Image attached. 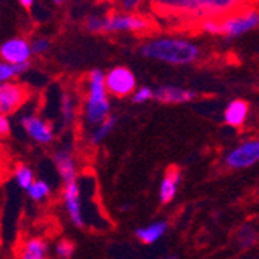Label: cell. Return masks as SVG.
<instances>
[{
  "instance_id": "obj_20",
  "label": "cell",
  "mask_w": 259,
  "mask_h": 259,
  "mask_svg": "<svg viewBox=\"0 0 259 259\" xmlns=\"http://www.w3.org/2000/svg\"><path fill=\"white\" fill-rule=\"evenodd\" d=\"M13 179L16 185L23 191H28V188L36 182L34 171L30 166H27V164H17L13 171Z\"/></svg>"
},
{
  "instance_id": "obj_5",
  "label": "cell",
  "mask_w": 259,
  "mask_h": 259,
  "mask_svg": "<svg viewBox=\"0 0 259 259\" xmlns=\"http://www.w3.org/2000/svg\"><path fill=\"white\" fill-rule=\"evenodd\" d=\"M257 25H259V13L256 10L247 8L234 14H230L227 17H222L221 34H225L228 37H236L253 30Z\"/></svg>"
},
{
  "instance_id": "obj_19",
  "label": "cell",
  "mask_w": 259,
  "mask_h": 259,
  "mask_svg": "<svg viewBox=\"0 0 259 259\" xmlns=\"http://www.w3.org/2000/svg\"><path fill=\"white\" fill-rule=\"evenodd\" d=\"M59 113H61V118L64 121L65 126H70L75 121V116H76V101L75 97L72 93L64 92L61 95V101H59Z\"/></svg>"
},
{
  "instance_id": "obj_16",
  "label": "cell",
  "mask_w": 259,
  "mask_h": 259,
  "mask_svg": "<svg viewBox=\"0 0 259 259\" xmlns=\"http://www.w3.org/2000/svg\"><path fill=\"white\" fill-rule=\"evenodd\" d=\"M247 115H248V104L242 100H234L225 107L224 120L225 124L231 127H239L245 123Z\"/></svg>"
},
{
  "instance_id": "obj_28",
  "label": "cell",
  "mask_w": 259,
  "mask_h": 259,
  "mask_svg": "<svg viewBox=\"0 0 259 259\" xmlns=\"http://www.w3.org/2000/svg\"><path fill=\"white\" fill-rule=\"evenodd\" d=\"M11 132V120L8 115L0 113V140L7 138Z\"/></svg>"
},
{
  "instance_id": "obj_29",
  "label": "cell",
  "mask_w": 259,
  "mask_h": 259,
  "mask_svg": "<svg viewBox=\"0 0 259 259\" xmlns=\"http://www.w3.org/2000/svg\"><path fill=\"white\" fill-rule=\"evenodd\" d=\"M141 0H123V8L126 11H135L140 7Z\"/></svg>"
},
{
  "instance_id": "obj_10",
  "label": "cell",
  "mask_w": 259,
  "mask_h": 259,
  "mask_svg": "<svg viewBox=\"0 0 259 259\" xmlns=\"http://www.w3.org/2000/svg\"><path fill=\"white\" fill-rule=\"evenodd\" d=\"M28 98V90L17 81L0 84V113L13 115L23 107Z\"/></svg>"
},
{
  "instance_id": "obj_21",
  "label": "cell",
  "mask_w": 259,
  "mask_h": 259,
  "mask_svg": "<svg viewBox=\"0 0 259 259\" xmlns=\"http://www.w3.org/2000/svg\"><path fill=\"white\" fill-rule=\"evenodd\" d=\"M27 194L36 203L45 202L52 194V185L44 179H36V182L28 188Z\"/></svg>"
},
{
  "instance_id": "obj_8",
  "label": "cell",
  "mask_w": 259,
  "mask_h": 259,
  "mask_svg": "<svg viewBox=\"0 0 259 259\" xmlns=\"http://www.w3.org/2000/svg\"><path fill=\"white\" fill-rule=\"evenodd\" d=\"M31 56V45L25 37H11L0 44V61L13 65H30Z\"/></svg>"
},
{
  "instance_id": "obj_25",
  "label": "cell",
  "mask_w": 259,
  "mask_h": 259,
  "mask_svg": "<svg viewBox=\"0 0 259 259\" xmlns=\"http://www.w3.org/2000/svg\"><path fill=\"white\" fill-rule=\"evenodd\" d=\"M31 45V52L33 55H45L47 52L50 50L52 42L49 37H44V36H36L30 40Z\"/></svg>"
},
{
  "instance_id": "obj_6",
  "label": "cell",
  "mask_w": 259,
  "mask_h": 259,
  "mask_svg": "<svg viewBox=\"0 0 259 259\" xmlns=\"http://www.w3.org/2000/svg\"><path fill=\"white\" fill-rule=\"evenodd\" d=\"M225 164L230 169H245L259 161V140H248L233 148L225 155Z\"/></svg>"
},
{
  "instance_id": "obj_11",
  "label": "cell",
  "mask_w": 259,
  "mask_h": 259,
  "mask_svg": "<svg viewBox=\"0 0 259 259\" xmlns=\"http://www.w3.org/2000/svg\"><path fill=\"white\" fill-rule=\"evenodd\" d=\"M151 27V22L141 16L134 14H109L104 16L103 33H118V31H135L141 33Z\"/></svg>"
},
{
  "instance_id": "obj_2",
  "label": "cell",
  "mask_w": 259,
  "mask_h": 259,
  "mask_svg": "<svg viewBox=\"0 0 259 259\" xmlns=\"http://www.w3.org/2000/svg\"><path fill=\"white\" fill-rule=\"evenodd\" d=\"M141 55L157 59L166 64L185 65L193 64L199 59L200 50L199 47L183 39H171V37H157L151 39L141 45Z\"/></svg>"
},
{
  "instance_id": "obj_3",
  "label": "cell",
  "mask_w": 259,
  "mask_h": 259,
  "mask_svg": "<svg viewBox=\"0 0 259 259\" xmlns=\"http://www.w3.org/2000/svg\"><path fill=\"white\" fill-rule=\"evenodd\" d=\"M106 75L101 70H92L87 78V92L82 104V118L89 129L104 123L110 113Z\"/></svg>"
},
{
  "instance_id": "obj_32",
  "label": "cell",
  "mask_w": 259,
  "mask_h": 259,
  "mask_svg": "<svg viewBox=\"0 0 259 259\" xmlns=\"http://www.w3.org/2000/svg\"><path fill=\"white\" fill-rule=\"evenodd\" d=\"M164 259H177L176 256H168V257H164Z\"/></svg>"
},
{
  "instance_id": "obj_31",
  "label": "cell",
  "mask_w": 259,
  "mask_h": 259,
  "mask_svg": "<svg viewBox=\"0 0 259 259\" xmlns=\"http://www.w3.org/2000/svg\"><path fill=\"white\" fill-rule=\"evenodd\" d=\"M53 2H55V4H62L64 0H53Z\"/></svg>"
},
{
  "instance_id": "obj_22",
  "label": "cell",
  "mask_w": 259,
  "mask_h": 259,
  "mask_svg": "<svg viewBox=\"0 0 259 259\" xmlns=\"http://www.w3.org/2000/svg\"><path fill=\"white\" fill-rule=\"evenodd\" d=\"M30 65H13L10 62L0 61V84L16 81L17 76L25 73Z\"/></svg>"
},
{
  "instance_id": "obj_30",
  "label": "cell",
  "mask_w": 259,
  "mask_h": 259,
  "mask_svg": "<svg viewBox=\"0 0 259 259\" xmlns=\"http://www.w3.org/2000/svg\"><path fill=\"white\" fill-rule=\"evenodd\" d=\"M17 2L23 7V8H31L34 5V0H17Z\"/></svg>"
},
{
  "instance_id": "obj_24",
  "label": "cell",
  "mask_w": 259,
  "mask_h": 259,
  "mask_svg": "<svg viewBox=\"0 0 259 259\" xmlns=\"http://www.w3.org/2000/svg\"><path fill=\"white\" fill-rule=\"evenodd\" d=\"M75 253V244L68 239H61L55 245V254L59 259H70Z\"/></svg>"
},
{
  "instance_id": "obj_15",
  "label": "cell",
  "mask_w": 259,
  "mask_h": 259,
  "mask_svg": "<svg viewBox=\"0 0 259 259\" xmlns=\"http://www.w3.org/2000/svg\"><path fill=\"white\" fill-rule=\"evenodd\" d=\"M180 182H182V174L179 169H169L166 174H164V177L161 179V183H160V190H158L161 203H169L176 199Z\"/></svg>"
},
{
  "instance_id": "obj_4",
  "label": "cell",
  "mask_w": 259,
  "mask_h": 259,
  "mask_svg": "<svg viewBox=\"0 0 259 259\" xmlns=\"http://www.w3.org/2000/svg\"><path fill=\"white\" fill-rule=\"evenodd\" d=\"M19 124L23 131H25L28 138L33 140L37 145L47 146V145H52L55 141L56 134H55L53 126L34 112L22 113L19 116Z\"/></svg>"
},
{
  "instance_id": "obj_23",
  "label": "cell",
  "mask_w": 259,
  "mask_h": 259,
  "mask_svg": "<svg viewBox=\"0 0 259 259\" xmlns=\"http://www.w3.org/2000/svg\"><path fill=\"white\" fill-rule=\"evenodd\" d=\"M256 230L251 227V225H244L239 231H238V242L242 248L245 247H250L256 242Z\"/></svg>"
},
{
  "instance_id": "obj_12",
  "label": "cell",
  "mask_w": 259,
  "mask_h": 259,
  "mask_svg": "<svg viewBox=\"0 0 259 259\" xmlns=\"http://www.w3.org/2000/svg\"><path fill=\"white\" fill-rule=\"evenodd\" d=\"M53 164L64 185L78 180V166L73 151L70 146H62L53 152Z\"/></svg>"
},
{
  "instance_id": "obj_7",
  "label": "cell",
  "mask_w": 259,
  "mask_h": 259,
  "mask_svg": "<svg viewBox=\"0 0 259 259\" xmlns=\"http://www.w3.org/2000/svg\"><path fill=\"white\" fill-rule=\"evenodd\" d=\"M135 75L126 67H115L106 75V87L110 95L116 98H126L135 93Z\"/></svg>"
},
{
  "instance_id": "obj_26",
  "label": "cell",
  "mask_w": 259,
  "mask_h": 259,
  "mask_svg": "<svg viewBox=\"0 0 259 259\" xmlns=\"http://www.w3.org/2000/svg\"><path fill=\"white\" fill-rule=\"evenodd\" d=\"M84 25L89 31L92 33H103V28H104V16H98V14H90Z\"/></svg>"
},
{
  "instance_id": "obj_17",
  "label": "cell",
  "mask_w": 259,
  "mask_h": 259,
  "mask_svg": "<svg viewBox=\"0 0 259 259\" xmlns=\"http://www.w3.org/2000/svg\"><path fill=\"white\" fill-rule=\"evenodd\" d=\"M166 231H168V224L164 221H158V222H154L151 225L137 228L135 236L143 244H154L158 239H161L164 234H166Z\"/></svg>"
},
{
  "instance_id": "obj_13",
  "label": "cell",
  "mask_w": 259,
  "mask_h": 259,
  "mask_svg": "<svg viewBox=\"0 0 259 259\" xmlns=\"http://www.w3.org/2000/svg\"><path fill=\"white\" fill-rule=\"evenodd\" d=\"M196 98V93L193 90L176 87V85H163L154 90V100L166 104H182L193 101Z\"/></svg>"
},
{
  "instance_id": "obj_27",
  "label": "cell",
  "mask_w": 259,
  "mask_h": 259,
  "mask_svg": "<svg viewBox=\"0 0 259 259\" xmlns=\"http://www.w3.org/2000/svg\"><path fill=\"white\" fill-rule=\"evenodd\" d=\"M154 98V90H151L149 87H140L135 90V93L132 95V101L137 103V104H141V103H146L149 100Z\"/></svg>"
},
{
  "instance_id": "obj_1",
  "label": "cell",
  "mask_w": 259,
  "mask_h": 259,
  "mask_svg": "<svg viewBox=\"0 0 259 259\" xmlns=\"http://www.w3.org/2000/svg\"><path fill=\"white\" fill-rule=\"evenodd\" d=\"M256 0H151L154 11L174 22L203 23L247 10Z\"/></svg>"
},
{
  "instance_id": "obj_14",
  "label": "cell",
  "mask_w": 259,
  "mask_h": 259,
  "mask_svg": "<svg viewBox=\"0 0 259 259\" xmlns=\"http://www.w3.org/2000/svg\"><path fill=\"white\" fill-rule=\"evenodd\" d=\"M49 244L44 238L33 236L23 241L19 253V259H50Z\"/></svg>"
},
{
  "instance_id": "obj_9",
  "label": "cell",
  "mask_w": 259,
  "mask_h": 259,
  "mask_svg": "<svg viewBox=\"0 0 259 259\" xmlns=\"http://www.w3.org/2000/svg\"><path fill=\"white\" fill-rule=\"evenodd\" d=\"M62 203L65 213L75 227L82 228L85 227V218L82 211V199H81V188L78 180L64 185L62 190Z\"/></svg>"
},
{
  "instance_id": "obj_18",
  "label": "cell",
  "mask_w": 259,
  "mask_h": 259,
  "mask_svg": "<svg viewBox=\"0 0 259 259\" xmlns=\"http://www.w3.org/2000/svg\"><path fill=\"white\" fill-rule=\"evenodd\" d=\"M116 121H118V120H116V116L115 115H110L104 123H101V124H98L95 127L89 129V132H87V141H89V145L98 146L100 143H103V141L110 135V132L115 129Z\"/></svg>"
}]
</instances>
